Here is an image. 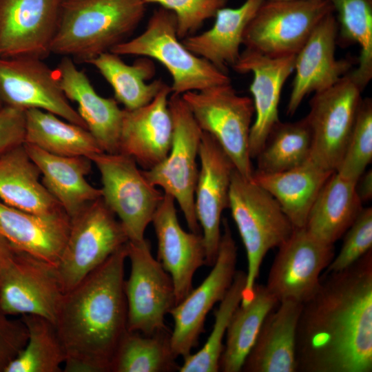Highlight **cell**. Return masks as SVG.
I'll use <instances>...</instances> for the list:
<instances>
[{
  "label": "cell",
  "mask_w": 372,
  "mask_h": 372,
  "mask_svg": "<svg viewBox=\"0 0 372 372\" xmlns=\"http://www.w3.org/2000/svg\"><path fill=\"white\" fill-rule=\"evenodd\" d=\"M312 137L306 116L294 122L278 123L255 158L256 172L286 171L306 162L310 157Z\"/></svg>",
  "instance_id": "35"
},
{
  "label": "cell",
  "mask_w": 372,
  "mask_h": 372,
  "mask_svg": "<svg viewBox=\"0 0 372 372\" xmlns=\"http://www.w3.org/2000/svg\"><path fill=\"white\" fill-rule=\"evenodd\" d=\"M64 293L56 265L15 247L0 278V311L36 315L54 324Z\"/></svg>",
  "instance_id": "14"
},
{
  "label": "cell",
  "mask_w": 372,
  "mask_h": 372,
  "mask_svg": "<svg viewBox=\"0 0 372 372\" xmlns=\"http://www.w3.org/2000/svg\"><path fill=\"white\" fill-rule=\"evenodd\" d=\"M169 107L173 120V138L167 157L143 173L150 184L174 198L190 231L200 233L194 209V193L202 130L181 95L172 94Z\"/></svg>",
  "instance_id": "8"
},
{
  "label": "cell",
  "mask_w": 372,
  "mask_h": 372,
  "mask_svg": "<svg viewBox=\"0 0 372 372\" xmlns=\"http://www.w3.org/2000/svg\"><path fill=\"white\" fill-rule=\"evenodd\" d=\"M296 371H372V249L349 268L321 276L302 304Z\"/></svg>",
  "instance_id": "1"
},
{
  "label": "cell",
  "mask_w": 372,
  "mask_h": 372,
  "mask_svg": "<svg viewBox=\"0 0 372 372\" xmlns=\"http://www.w3.org/2000/svg\"><path fill=\"white\" fill-rule=\"evenodd\" d=\"M130 273L124 283L127 331L152 335L167 330L165 316L176 305L169 274L152 254L149 242H127Z\"/></svg>",
  "instance_id": "12"
},
{
  "label": "cell",
  "mask_w": 372,
  "mask_h": 372,
  "mask_svg": "<svg viewBox=\"0 0 372 372\" xmlns=\"http://www.w3.org/2000/svg\"><path fill=\"white\" fill-rule=\"evenodd\" d=\"M222 226L223 231L212 269L201 284L193 288L169 312L174 321L170 344L176 358H185L198 346L207 314L223 299L234 281L238 247L227 218H222Z\"/></svg>",
  "instance_id": "11"
},
{
  "label": "cell",
  "mask_w": 372,
  "mask_h": 372,
  "mask_svg": "<svg viewBox=\"0 0 372 372\" xmlns=\"http://www.w3.org/2000/svg\"><path fill=\"white\" fill-rule=\"evenodd\" d=\"M55 71L63 93L68 100L76 103L79 114L103 152L118 153L123 109L114 98L97 94L87 75L70 57L63 56Z\"/></svg>",
  "instance_id": "23"
},
{
  "label": "cell",
  "mask_w": 372,
  "mask_h": 372,
  "mask_svg": "<svg viewBox=\"0 0 372 372\" xmlns=\"http://www.w3.org/2000/svg\"><path fill=\"white\" fill-rule=\"evenodd\" d=\"M278 304L266 316L242 371H296V331L302 304L285 300Z\"/></svg>",
  "instance_id": "25"
},
{
  "label": "cell",
  "mask_w": 372,
  "mask_h": 372,
  "mask_svg": "<svg viewBox=\"0 0 372 372\" xmlns=\"http://www.w3.org/2000/svg\"><path fill=\"white\" fill-rule=\"evenodd\" d=\"M129 241L121 222L99 198L70 218L68 236L57 271L70 290Z\"/></svg>",
  "instance_id": "7"
},
{
  "label": "cell",
  "mask_w": 372,
  "mask_h": 372,
  "mask_svg": "<svg viewBox=\"0 0 372 372\" xmlns=\"http://www.w3.org/2000/svg\"><path fill=\"white\" fill-rule=\"evenodd\" d=\"M246 281V272L236 271L234 281L218 307L214 311L212 330L203 347L183 358L180 372H217L224 349L223 340L231 318L240 305Z\"/></svg>",
  "instance_id": "38"
},
{
  "label": "cell",
  "mask_w": 372,
  "mask_h": 372,
  "mask_svg": "<svg viewBox=\"0 0 372 372\" xmlns=\"http://www.w3.org/2000/svg\"><path fill=\"white\" fill-rule=\"evenodd\" d=\"M0 101L25 111L42 110L87 129L63 93L55 70L42 59L0 57Z\"/></svg>",
  "instance_id": "16"
},
{
  "label": "cell",
  "mask_w": 372,
  "mask_h": 372,
  "mask_svg": "<svg viewBox=\"0 0 372 372\" xmlns=\"http://www.w3.org/2000/svg\"><path fill=\"white\" fill-rule=\"evenodd\" d=\"M14 249L15 247L7 239L0 235V278Z\"/></svg>",
  "instance_id": "45"
},
{
  "label": "cell",
  "mask_w": 372,
  "mask_h": 372,
  "mask_svg": "<svg viewBox=\"0 0 372 372\" xmlns=\"http://www.w3.org/2000/svg\"><path fill=\"white\" fill-rule=\"evenodd\" d=\"M265 0H246L237 8L223 7L215 15L213 26L183 39L193 54L227 74L238 61L246 28Z\"/></svg>",
  "instance_id": "27"
},
{
  "label": "cell",
  "mask_w": 372,
  "mask_h": 372,
  "mask_svg": "<svg viewBox=\"0 0 372 372\" xmlns=\"http://www.w3.org/2000/svg\"><path fill=\"white\" fill-rule=\"evenodd\" d=\"M24 143L63 156L89 158L103 152L87 129L39 109L25 110Z\"/></svg>",
  "instance_id": "32"
},
{
  "label": "cell",
  "mask_w": 372,
  "mask_h": 372,
  "mask_svg": "<svg viewBox=\"0 0 372 372\" xmlns=\"http://www.w3.org/2000/svg\"><path fill=\"white\" fill-rule=\"evenodd\" d=\"M176 358L167 330L152 335L127 331L117 349L111 372L174 371L179 369Z\"/></svg>",
  "instance_id": "34"
},
{
  "label": "cell",
  "mask_w": 372,
  "mask_h": 372,
  "mask_svg": "<svg viewBox=\"0 0 372 372\" xmlns=\"http://www.w3.org/2000/svg\"><path fill=\"white\" fill-rule=\"evenodd\" d=\"M266 287L280 302L304 304L318 291L321 274L335 256L334 245L327 244L307 228H294L278 247Z\"/></svg>",
  "instance_id": "15"
},
{
  "label": "cell",
  "mask_w": 372,
  "mask_h": 372,
  "mask_svg": "<svg viewBox=\"0 0 372 372\" xmlns=\"http://www.w3.org/2000/svg\"><path fill=\"white\" fill-rule=\"evenodd\" d=\"M372 249V208H363L344 234L342 247L326 272L343 271Z\"/></svg>",
  "instance_id": "40"
},
{
  "label": "cell",
  "mask_w": 372,
  "mask_h": 372,
  "mask_svg": "<svg viewBox=\"0 0 372 372\" xmlns=\"http://www.w3.org/2000/svg\"><path fill=\"white\" fill-rule=\"evenodd\" d=\"M200 168L194 193V209L205 248V265L212 267L221 238L222 214L229 207L234 165L217 141L203 132Z\"/></svg>",
  "instance_id": "18"
},
{
  "label": "cell",
  "mask_w": 372,
  "mask_h": 372,
  "mask_svg": "<svg viewBox=\"0 0 372 372\" xmlns=\"http://www.w3.org/2000/svg\"><path fill=\"white\" fill-rule=\"evenodd\" d=\"M126 245L63 295L54 325L65 352V372H111L127 331Z\"/></svg>",
  "instance_id": "2"
},
{
  "label": "cell",
  "mask_w": 372,
  "mask_h": 372,
  "mask_svg": "<svg viewBox=\"0 0 372 372\" xmlns=\"http://www.w3.org/2000/svg\"><path fill=\"white\" fill-rule=\"evenodd\" d=\"M110 52L158 61L172 78L170 89L173 94L182 95L231 83L226 73L185 46L177 34L175 14L162 7L154 12L141 34L116 45Z\"/></svg>",
  "instance_id": "5"
},
{
  "label": "cell",
  "mask_w": 372,
  "mask_h": 372,
  "mask_svg": "<svg viewBox=\"0 0 372 372\" xmlns=\"http://www.w3.org/2000/svg\"><path fill=\"white\" fill-rule=\"evenodd\" d=\"M145 4L156 3L176 16L177 34L183 39L194 35L204 23L220 8L225 7L227 0H143Z\"/></svg>",
  "instance_id": "41"
},
{
  "label": "cell",
  "mask_w": 372,
  "mask_h": 372,
  "mask_svg": "<svg viewBox=\"0 0 372 372\" xmlns=\"http://www.w3.org/2000/svg\"><path fill=\"white\" fill-rule=\"evenodd\" d=\"M333 13L318 23L296 55L295 76L287 106L289 116L295 114L308 94L330 87L351 70V60L337 59L335 56L338 24Z\"/></svg>",
  "instance_id": "19"
},
{
  "label": "cell",
  "mask_w": 372,
  "mask_h": 372,
  "mask_svg": "<svg viewBox=\"0 0 372 372\" xmlns=\"http://www.w3.org/2000/svg\"><path fill=\"white\" fill-rule=\"evenodd\" d=\"M65 0H0V57L45 59Z\"/></svg>",
  "instance_id": "17"
},
{
  "label": "cell",
  "mask_w": 372,
  "mask_h": 372,
  "mask_svg": "<svg viewBox=\"0 0 372 372\" xmlns=\"http://www.w3.org/2000/svg\"><path fill=\"white\" fill-rule=\"evenodd\" d=\"M333 12L329 0H265L246 28L243 45L269 57L296 55Z\"/></svg>",
  "instance_id": "10"
},
{
  "label": "cell",
  "mask_w": 372,
  "mask_h": 372,
  "mask_svg": "<svg viewBox=\"0 0 372 372\" xmlns=\"http://www.w3.org/2000/svg\"><path fill=\"white\" fill-rule=\"evenodd\" d=\"M372 161V101L362 100L355 123L342 161L335 171L356 183Z\"/></svg>",
  "instance_id": "39"
},
{
  "label": "cell",
  "mask_w": 372,
  "mask_h": 372,
  "mask_svg": "<svg viewBox=\"0 0 372 372\" xmlns=\"http://www.w3.org/2000/svg\"><path fill=\"white\" fill-rule=\"evenodd\" d=\"M355 184L336 172L332 173L310 209L307 229L329 245L340 239L364 208Z\"/></svg>",
  "instance_id": "30"
},
{
  "label": "cell",
  "mask_w": 372,
  "mask_h": 372,
  "mask_svg": "<svg viewBox=\"0 0 372 372\" xmlns=\"http://www.w3.org/2000/svg\"><path fill=\"white\" fill-rule=\"evenodd\" d=\"M0 311V372L24 348L28 338L27 328L21 319H10Z\"/></svg>",
  "instance_id": "42"
},
{
  "label": "cell",
  "mask_w": 372,
  "mask_h": 372,
  "mask_svg": "<svg viewBox=\"0 0 372 372\" xmlns=\"http://www.w3.org/2000/svg\"><path fill=\"white\" fill-rule=\"evenodd\" d=\"M307 1H319V0H307Z\"/></svg>",
  "instance_id": "47"
},
{
  "label": "cell",
  "mask_w": 372,
  "mask_h": 372,
  "mask_svg": "<svg viewBox=\"0 0 372 372\" xmlns=\"http://www.w3.org/2000/svg\"><path fill=\"white\" fill-rule=\"evenodd\" d=\"M25 149L41 173V182L70 218L101 197V190L86 179L92 161L86 156H63L32 145Z\"/></svg>",
  "instance_id": "26"
},
{
  "label": "cell",
  "mask_w": 372,
  "mask_h": 372,
  "mask_svg": "<svg viewBox=\"0 0 372 372\" xmlns=\"http://www.w3.org/2000/svg\"><path fill=\"white\" fill-rule=\"evenodd\" d=\"M28 338L5 372H60L65 355L54 324L36 315H23Z\"/></svg>",
  "instance_id": "37"
},
{
  "label": "cell",
  "mask_w": 372,
  "mask_h": 372,
  "mask_svg": "<svg viewBox=\"0 0 372 372\" xmlns=\"http://www.w3.org/2000/svg\"><path fill=\"white\" fill-rule=\"evenodd\" d=\"M2 107H3V105H2V103H1V101H0V108H1Z\"/></svg>",
  "instance_id": "46"
},
{
  "label": "cell",
  "mask_w": 372,
  "mask_h": 372,
  "mask_svg": "<svg viewBox=\"0 0 372 372\" xmlns=\"http://www.w3.org/2000/svg\"><path fill=\"white\" fill-rule=\"evenodd\" d=\"M143 0H65L51 54L87 63L110 52L138 26Z\"/></svg>",
  "instance_id": "3"
},
{
  "label": "cell",
  "mask_w": 372,
  "mask_h": 372,
  "mask_svg": "<svg viewBox=\"0 0 372 372\" xmlns=\"http://www.w3.org/2000/svg\"><path fill=\"white\" fill-rule=\"evenodd\" d=\"M202 132L212 136L244 177L254 169L249 154V135L254 107L251 99L240 96L231 83L181 95Z\"/></svg>",
  "instance_id": "6"
},
{
  "label": "cell",
  "mask_w": 372,
  "mask_h": 372,
  "mask_svg": "<svg viewBox=\"0 0 372 372\" xmlns=\"http://www.w3.org/2000/svg\"><path fill=\"white\" fill-rule=\"evenodd\" d=\"M296 55L269 57L245 48L232 68L240 74L251 73L255 120L249 135V154L255 158L273 127L280 121L278 105L285 83L294 69Z\"/></svg>",
  "instance_id": "21"
},
{
  "label": "cell",
  "mask_w": 372,
  "mask_h": 372,
  "mask_svg": "<svg viewBox=\"0 0 372 372\" xmlns=\"http://www.w3.org/2000/svg\"><path fill=\"white\" fill-rule=\"evenodd\" d=\"M278 303L265 285L256 284L251 299L246 304H240L231 318L219 360V371H242L266 316Z\"/></svg>",
  "instance_id": "33"
},
{
  "label": "cell",
  "mask_w": 372,
  "mask_h": 372,
  "mask_svg": "<svg viewBox=\"0 0 372 372\" xmlns=\"http://www.w3.org/2000/svg\"><path fill=\"white\" fill-rule=\"evenodd\" d=\"M70 218L65 212L39 215L0 200V235L14 247L56 265Z\"/></svg>",
  "instance_id": "24"
},
{
  "label": "cell",
  "mask_w": 372,
  "mask_h": 372,
  "mask_svg": "<svg viewBox=\"0 0 372 372\" xmlns=\"http://www.w3.org/2000/svg\"><path fill=\"white\" fill-rule=\"evenodd\" d=\"M333 172L309 158L299 166L280 172L254 170L252 179L274 197L294 228H302L319 192Z\"/></svg>",
  "instance_id": "28"
},
{
  "label": "cell",
  "mask_w": 372,
  "mask_h": 372,
  "mask_svg": "<svg viewBox=\"0 0 372 372\" xmlns=\"http://www.w3.org/2000/svg\"><path fill=\"white\" fill-rule=\"evenodd\" d=\"M0 200L39 215L64 211L43 185L40 171L24 144L0 158Z\"/></svg>",
  "instance_id": "29"
},
{
  "label": "cell",
  "mask_w": 372,
  "mask_h": 372,
  "mask_svg": "<svg viewBox=\"0 0 372 372\" xmlns=\"http://www.w3.org/2000/svg\"><path fill=\"white\" fill-rule=\"evenodd\" d=\"M25 111L10 106L0 108V158L24 144Z\"/></svg>",
  "instance_id": "43"
},
{
  "label": "cell",
  "mask_w": 372,
  "mask_h": 372,
  "mask_svg": "<svg viewBox=\"0 0 372 372\" xmlns=\"http://www.w3.org/2000/svg\"><path fill=\"white\" fill-rule=\"evenodd\" d=\"M89 158L100 173L101 198L118 218L129 241H143L164 193L150 184L143 169L126 155L102 152Z\"/></svg>",
  "instance_id": "9"
},
{
  "label": "cell",
  "mask_w": 372,
  "mask_h": 372,
  "mask_svg": "<svg viewBox=\"0 0 372 372\" xmlns=\"http://www.w3.org/2000/svg\"><path fill=\"white\" fill-rule=\"evenodd\" d=\"M362 90L349 72L330 87L314 93L306 116L312 143L309 158L322 168L335 172L353 131Z\"/></svg>",
  "instance_id": "13"
},
{
  "label": "cell",
  "mask_w": 372,
  "mask_h": 372,
  "mask_svg": "<svg viewBox=\"0 0 372 372\" xmlns=\"http://www.w3.org/2000/svg\"><path fill=\"white\" fill-rule=\"evenodd\" d=\"M175 203L172 196L164 194L152 223L157 238L156 259L172 278L178 304L194 288L196 271L205 265V248L202 234L182 228Z\"/></svg>",
  "instance_id": "20"
},
{
  "label": "cell",
  "mask_w": 372,
  "mask_h": 372,
  "mask_svg": "<svg viewBox=\"0 0 372 372\" xmlns=\"http://www.w3.org/2000/svg\"><path fill=\"white\" fill-rule=\"evenodd\" d=\"M170 86L165 84L148 104L123 109L118 153L133 158L143 170L161 163L173 138V120L169 107Z\"/></svg>",
  "instance_id": "22"
},
{
  "label": "cell",
  "mask_w": 372,
  "mask_h": 372,
  "mask_svg": "<svg viewBox=\"0 0 372 372\" xmlns=\"http://www.w3.org/2000/svg\"><path fill=\"white\" fill-rule=\"evenodd\" d=\"M244 245L247 260L240 304L253 297L256 280L268 251L281 245L294 227L274 197L252 178L233 170L229 207Z\"/></svg>",
  "instance_id": "4"
},
{
  "label": "cell",
  "mask_w": 372,
  "mask_h": 372,
  "mask_svg": "<svg viewBox=\"0 0 372 372\" xmlns=\"http://www.w3.org/2000/svg\"><path fill=\"white\" fill-rule=\"evenodd\" d=\"M338 14L340 41L360 47L358 68L349 76L363 91L372 78V0H329Z\"/></svg>",
  "instance_id": "36"
},
{
  "label": "cell",
  "mask_w": 372,
  "mask_h": 372,
  "mask_svg": "<svg viewBox=\"0 0 372 372\" xmlns=\"http://www.w3.org/2000/svg\"><path fill=\"white\" fill-rule=\"evenodd\" d=\"M87 63L94 66L111 85L114 99L126 110H134L150 103L165 85L161 80L146 81L154 77L156 68L152 60L141 56L132 65L120 55L102 53Z\"/></svg>",
  "instance_id": "31"
},
{
  "label": "cell",
  "mask_w": 372,
  "mask_h": 372,
  "mask_svg": "<svg viewBox=\"0 0 372 372\" xmlns=\"http://www.w3.org/2000/svg\"><path fill=\"white\" fill-rule=\"evenodd\" d=\"M356 192L362 203L372 198V170L365 171L358 179Z\"/></svg>",
  "instance_id": "44"
}]
</instances>
